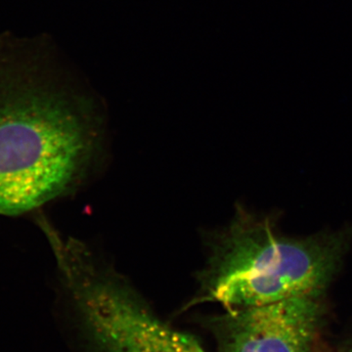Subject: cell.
<instances>
[{
	"label": "cell",
	"mask_w": 352,
	"mask_h": 352,
	"mask_svg": "<svg viewBox=\"0 0 352 352\" xmlns=\"http://www.w3.org/2000/svg\"><path fill=\"white\" fill-rule=\"evenodd\" d=\"M47 46L0 38V214L34 212L87 175L101 119Z\"/></svg>",
	"instance_id": "1"
},
{
	"label": "cell",
	"mask_w": 352,
	"mask_h": 352,
	"mask_svg": "<svg viewBox=\"0 0 352 352\" xmlns=\"http://www.w3.org/2000/svg\"><path fill=\"white\" fill-rule=\"evenodd\" d=\"M210 243L197 302L235 309L321 296L337 274L349 239L344 232L288 237L242 208Z\"/></svg>",
	"instance_id": "2"
},
{
	"label": "cell",
	"mask_w": 352,
	"mask_h": 352,
	"mask_svg": "<svg viewBox=\"0 0 352 352\" xmlns=\"http://www.w3.org/2000/svg\"><path fill=\"white\" fill-rule=\"evenodd\" d=\"M82 327L97 352H207L195 338L166 325L129 284L87 245L43 231Z\"/></svg>",
	"instance_id": "3"
},
{
	"label": "cell",
	"mask_w": 352,
	"mask_h": 352,
	"mask_svg": "<svg viewBox=\"0 0 352 352\" xmlns=\"http://www.w3.org/2000/svg\"><path fill=\"white\" fill-rule=\"evenodd\" d=\"M321 296L235 309L208 320L219 352H312Z\"/></svg>",
	"instance_id": "4"
},
{
	"label": "cell",
	"mask_w": 352,
	"mask_h": 352,
	"mask_svg": "<svg viewBox=\"0 0 352 352\" xmlns=\"http://www.w3.org/2000/svg\"><path fill=\"white\" fill-rule=\"evenodd\" d=\"M342 352H352V344L351 346H347L346 349H344V351Z\"/></svg>",
	"instance_id": "5"
}]
</instances>
